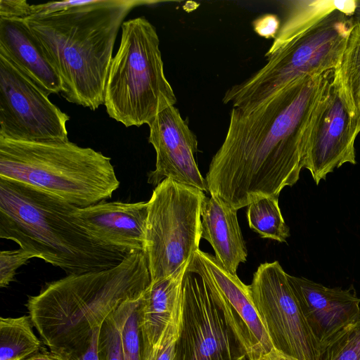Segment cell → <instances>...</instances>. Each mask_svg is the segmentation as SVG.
<instances>
[{
  "label": "cell",
  "mask_w": 360,
  "mask_h": 360,
  "mask_svg": "<svg viewBox=\"0 0 360 360\" xmlns=\"http://www.w3.org/2000/svg\"><path fill=\"white\" fill-rule=\"evenodd\" d=\"M286 17L265 56L282 48L335 10L353 16L356 0H290L282 1Z\"/></svg>",
  "instance_id": "20"
},
{
  "label": "cell",
  "mask_w": 360,
  "mask_h": 360,
  "mask_svg": "<svg viewBox=\"0 0 360 360\" xmlns=\"http://www.w3.org/2000/svg\"><path fill=\"white\" fill-rule=\"evenodd\" d=\"M77 207L53 195L0 178V238L11 240L68 275L99 271L127 255L91 237L75 221Z\"/></svg>",
  "instance_id": "4"
},
{
  "label": "cell",
  "mask_w": 360,
  "mask_h": 360,
  "mask_svg": "<svg viewBox=\"0 0 360 360\" xmlns=\"http://www.w3.org/2000/svg\"><path fill=\"white\" fill-rule=\"evenodd\" d=\"M107 77L104 105L125 127L148 125L176 98L167 81L155 27L144 17L124 21Z\"/></svg>",
  "instance_id": "6"
},
{
  "label": "cell",
  "mask_w": 360,
  "mask_h": 360,
  "mask_svg": "<svg viewBox=\"0 0 360 360\" xmlns=\"http://www.w3.org/2000/svg\"><path fill=\"white\" fill-rule=\"evenodd\" d=\"M111 159L64 142L0 137V178L23 184L78 207L110 199L119 188Z\"/></svg>",
  "instance_id": "5"
},
{
  "label": "cell",
  "mask_w": 360,
  "mask_h": 360,
  "mask_svg": "<svg viewBox=\"0 0 360 360\" xmlns=\"http://www.w3.org/2000/svg\"><path fill=\"white\" fill-rule=\"evenodd\" d=\"M181 300L174 314L147 360H174L175 348L181 324Z\"/></svg>",
  "instance_id": "26"
},
{
  "label": "cell",
  "mask_w": 360,
  "mask_h": 360,
  "mask_svg": "<svg viewBox=\"0 0 360 360\" xmlns=\"http://www.w3.org/2000/svg\"><path fill=\"white\" fill-rule=\"evenodd\" d=\"M247 219L251 229L262 238L286 242L290 229L285 224L278 198H263L248 206Z\"/></svg>",
  "instance_id": "23"
},
{
  "label": "cell",
  "mask_w": 360,
  "mask_h": 360,
  "mask_svg": "<svg viewBox=\"0 0 360 360\" xmlns=\"http://www.w3.org/2000/svg\"><path fill=\"white\" fill-rule=\"evenodd\" d=\"M31 15V5L26 1L0 0V18L26 19Z\"/></svg>",
  "instance_id": "29"
},
{
  "label": "cell",
  "mask_w": 360,
  "mask_h": 360,
  "mask_svg": "<svg viewBox=\"0 0 360 360\" xmlns=\"http://www.w3.org/2000/svg\"><path fill=\"white\" fill-rule=\"evenodd\" d=\"M100 328L94 330L91 340L84 347L63 356L65 360H98V341Z\"/></svg>",
  "instance_id": "32"
},
{
  "label": "cell",
  "mask_w": 360,
  "mask_h": 360,
  "mask_svg": "<svg viewBox=\"0 0 360 360\" xmlns=\"http://www.w3.org/2000/svg\"><path fill=\"white\" fill-rule=\"evenodd\" d=\"M237 211L218 195L211 194L206 197L201 212V238L210 243L217 260L233 274H236L248 256Z\"/></svg>",
  "instance_id": "18"
},
{
  "label": "cell",
  "mask_w": 360,
  "mask_h": 360,
  "mask_svg": "<svg viewBox=\"0 0 360 360\" xmlns=\"http://www.w3.org/2000/svg\"><path fill=\"white\" fill-rule=\"evenodd\" d=\"M142 295L124 302L112 314L120 331L124 360H143V341L139 326Z\"/></svg>",
  "instance_id": "24"
},
{
  "label": "cell",
  "mask_w": 360,
  "mask_h": 360,
  "mask_svg": "<svg viewBox=\"0 0 360 360\" xmlns=\"http://www.w3.org/2000/svg\"><path fill=\"white\" fill-rule=\"evenodd\" d=\"M252 25L258 35L266 39H274L280 28V21L276 15L265 14L255 20Z\"/></svg>",
  "instance_id": "31"
},
{
  "label": "cell",
  "mask_w": 360,
  "mask_h": 360,
  "mask_svg": "<svg viewBox=\"0 0 360 360\" xmlns=\"http://www.w3.org/2000/svg\"><path fill=\"white\" fill-rule=\"evenodd\" d=\"M188 265L173 275L150 281L142 295L139 326L143 360H147L181 300L183 279Z\"/></svg>",
  "instance_id": "19"
},
{
  "label": "cell",
  "mask_w": 360,
  "mask_h": 360,
  "mask_svg": "<svg viewBox=\"0 0 360 360\" xmlns=\"http://www.w3.org/2000/svg\"><path fill=\"white\" fill-rule=\"evenodd\" d=\"M360 133V112L358 117L357 126H356V134L357 135Z\"/></svg>",
  "instance_id": "36"
},
{
  "label": "cell",
  "mask_w": 360,
  "mask_h": 360,
  "mask_svg": "<svg viewBox=\"0 0 360 360\" xmlns=\"http://www.w3.org/2000/svg\"><path fill=\"white\" fill-rule=\"evenodd\" d=\"M35 255L22 248L0 252V287L5 288L13 280L16 271Z\"/></svg>",
  "instance_id": "28"
},
{
  "label": "cell",
  "mask_w": 360,
  "mask_h": 360,
  "mask_svg": "<svg viewBox=\"0 0 360 360\" xmlns=\"http://www.w3.org/2000/svg\"><path fill=\"white\" fill-rule=\"evenodd\" d=\"M150 281L144 251L134 252L113 268L46 283L26 307L43 343L65 356L88 344L94 330L124 302L141 297Z\"/></svg>",
  "instance_id": "3"
},
{
  "label": "cell",
  "mask_w": 360,
  "mask_h": 360,
  "mask_svg": "<svg viewBox=\"0 0 360 360\" xmlns=\"http://www.w3.org/2000/svg\"><path fill=\"white\" fill-rule=\"evenodd\" d=\"M206 197L204 191L170 179L154 188L148 201L144 250L151 281L181 271L199 250Z\"/></svg>",
  "instance_id": "8"
},
{
  "label": "cell",
  "mask_w": 360,
  "mask_h": 360,
  "mask_svg": "<svg viewBox=\"0 0 360 360\" xmlns=\"http://www.w3.org/2000/svg\"><path fill=\"white\" fill-rule=\"evenodd\" d=\"M77 224L100 243L129 255L144 251L148 202L102 201L72 212Z\"/></svg>",
  "instance_id": "16"
},
{
  "label": "cell",
  "mask_w": 360,
  "mask_h": 360,
  "mask_svg": "<svg viewBox=\"0 0 360 360\" xmlns=\"http://www.w3.org/2000/svg\"><path fill=\"white\" fill-rule=\"evenodd\" d=\"M91 1V0H67L40 4H32V15H46L63 11L89 4Z\"/></svg>",
  "instance_id": "30"
},
{
  "label": "cell",
  "mask_w": 360,
  "mask_h": 360,
  "mask_svg": "<svg viewBox=\"0 0 360 360\" xmlns=\"http://www.w3.org/2000/svg\"><path fill=\"white\" fill-rule=\"evenodd\" d=\"M214 300L248 360H266L274 349L253 302L249 285L226 270L214 256L200 249Z\"/></svg>",
  "instance_id": "12"
},
{
  "label": "cell",
  "mask_w": 360,
  "mask_h": 360,
  "mask_svg": "<svg viewBox=\"0 0 360 360\" xmlns=\"http://www.w3.org/2000/svg\"><path fill=\"white\" fill-rule=\"evenodd\" d=\"M354 23L353 16L334 11L267 56L266 65L250 77L231 86L223 103L250 110L300 77L334 70Z\"/></svg>",
  "instance_id": "7"
},
{
  "label": "cell",
  "mask_w": 360,
  "mask_h": 360,
  "mask_svg": "<svg viewBox=\"0 0 360 360\" xmlns=\"http://www.w3.org/2000/svg\"><path fill=\"white\" fill-rule=\"evenodd\" d=\"M155 1L91 0L89 4L25 19L45 49L68 102L95 110L104 104L115 41L135 7Z\"/></svg>",
  "instance_id": "2"
},
{
  "label": "cell",
  "mask_w": 360,
  "mask_h": 360,
  "mask_svg": "<svg viewBox=\"0 0 360 360\" xmlns=\"http://www.w3.org/2000/svg\"><path fill=\"white\" fill-rule=\"evenodd\" d=\"M25 360H65L64 356L53 352L52 351L48 352L46 350H40L37 353L31 355Z\"/></svg>",
  "instance_id": "33"
},
{
  "label": "cell",
  "mask_w": 360,
  "mask_h": 360,
  "mask_svg": "<svg viewBox=\"0 0 360 360\" xmlns=\"http://www.w3.org/2000/svg\"><path fill=\"white\" fill-rule=\"evenodd\" d=\"M30 315L0 318V360H25L41 350Z\"/></svg>",
  "instance_id": "21"
},
{
  "label": "cell",
  "mask_w": 360,
  "mask_h": 360,
  "mask_svg": "<svg viewBox=\"0 0 360 360\" xmlns=\"http://www.w3.org/2000/svg\"><path fill=\"white\" fill-rule=\"evenodd\" d=\"M62 112L32 79L0 53V137L22 141H69Z\"/></svg>",
  "instance_id": "11"
},
{
  "label": "cell",
  "mask_w": 360,
  "mask_h": 360,
  "mask_svg": "<svg viewBox=\"0 0 360 360\" xmlns=\"http://www.w3.org/2000/svg\"><path fill=\"white\" fill-rule=\"evenodd\" d=\"M267 360H296L295 359L288 357L286 356H284L282 354H280L279 352H275L273 355H271Z\"/></svg>",
  "instance_id": "34"
},
{
  "label": "cell",
  "mask_w": 360,
  "mask_h": 360,
  "mask_svg": "<svg viewBox=\"0 0 360 360\" xmlns=\"http://www.w3.org/2000/svg\"><path fill=\"white\" fill-rule=\"evenodd\" d=\"M98 360H124L119 329L112 314L102 324L98 341Z\"/></svg>",
  "instance_id": "27"
},
{
  "label": "cell",
  "mask_w": 360,
  "mask_h": 360,
  "mask_svg": "<svg viewBox=\"0 0 360 360\" xmlns=\"http://www.w3.org/2000/svg\"><path fill=\"white\" fill-rule=\"evenodd\" d=\"M249 287L274 349L296 360H321V346L279 262L261 264Z\"/></svg>",
  "instance_id": "10"
},
{
  "label": "cell",
  "mask_w": 360,
  "mask_h": 360,
  "mask_svg": "<svg viewBox=\"0 0 360 360\" xmlns=\"http://www.w3.org/2000/svg\"><path fill=\"white\" fill-rule=\"evenodd\" d=\"M338 76L353 119L360 112V23L355 22L347 39L340 65L334 70Z\"/></svg>",
  "instance_id": "22"
},
{
  "label": "cell",
  "mask_w": 360,
  "mask_h": 360,
  "mask_svg": "<svg viewBox=\"0 0 360 360\" xmlns=\"http://www.w3.org/2000/svg\"><path fill=\"white\" fill-rule=\"evenodd\" d=\"M148 142L156 153L155 169L148 174V183L157 186L164 179L191 186L208 192L205 179L195 155L198 140L178 108L168 107L148 124Z\"/></svg>",
  "instance_id": "14"
},
{
  "label": "cell",
  "mask_w": 360,
  "mask_h": 360,
  "mask_svg": "<svg viewBox=\"0 0 360 360\" xmlns=\"http://www.w3.org/2000/svg\"><path fill=\"white\" fill-rule=\"evenodd\" d=\"M288 278L321 346L322 354L331 342L359 319L360 298L353 288H328L289 274Z\"/></svg>",
  "instance_id": "15"
},
{
  "label": "cell",
  "mask_w": 360,
  "mask_h": 360,
  "mask_svg": "<svg viewBox=\"0 0 360 360\" xmlns=\"http://www.w3.org/2000/svg\"><path fill=\"white\" fill-rule=\"evenodd\" d=\"M0 53L47 95L61 93L60 77L25 19L0 18Z\"/></svg>",
  "instance_id": "17"
},
{
  "label": "cell",
  "mask_w": 360,
  "mask_h": 360,
  "mask_svg": "<svg viewBox=\"0 0 360 360\" xmlns=\"http://www.w3.org/2000/svg\"><path fill=\"white\" fill-rule=\"evenodd\" d=\"M321 360H360V317L326 348Z\"/></svg>",
  "instance_id": "25"
},
{
  "label": "cell",
  "mask_w": 360,
  "mask_h": 360,
  "mask_svg": "<svg viewBox=\"0 0 360 360\" xmlns=\"http://www.w3.org/2000/svg\"><path fill=\"white\" fill-rule=\"evenodd\" d=\"M333 73L300 77L250 110L232 108L225 139L206 174L210 195L238 210L263 198H278L295 184Z\"/></svg>",
  "instance_id": "1"
},
{
  "label": "cell",
  "mask_w": 360,
  "mask_h": 360,
  "mask_svg": "<svg viewBox=\"0 0 360 360\" xmlns=\"http://www.w3.org/2000/svg\"><path fill=\"white\" fill-rule=\"evenodd\" d=\"M353 18L355 22L360 23V0H356V6L353 15Z\"/></svg>",
  "instance_id": "35"
},
{
  "label": "cell",
  "mask_w": 360,
  "mask_h": 360,
  "mask_svg": "<svg viewBox=\"0 0 360 360\" xmlns=\"http://www.w3.org/2000/svg\"><path fill=\"white\" fill-rule=\"evenodd\" d=\"M181 304L174 360H248L214 300L196 252L184 274Z\"/></svg>",
  "instance_id": "9"
},
{
  "label": "cell",
  "mask_w": 360,
  "mask_h": 360,
  "mask_svg": "<svg viewBox=\"0 0 360 360\" xmlns=\"http://www.w3.org/2000/svg\"><path fill=\"white\" fill-rule=\"evenodd\" d=\"M340 79L334 72L328 101L319 115L307 143L304 167L316 185L335 168L356 165V123L347 105Z\"/></svg>",
  "instance_id": "13"
}]
</instances>
